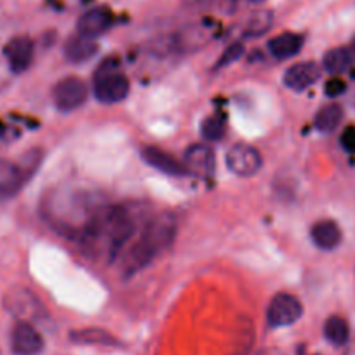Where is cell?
<instances>
[{
	"instance_id": "7402d4cb",
	"label": "cell",
	"mask_w": 355,
	"mask_h": 355,
	"mask_svg": "<svg viewBox=\"0 0 355 355\" xmlns=\"http://www.w3.org/2000/svg\"><path fill=\"white\" fill-rule=\"evenodd\" d=\"M274 16L268 11H259L249 18L248 25H245V35L248 37H259L272 26Z\"/></svg>"
},
{
	"instance_id": "ac0fdd59",
	"label": "cell",
	"mask_w": 355,
	"mask_h": 355,
	"mask_svg": "<svg viewBox=\"0 0 355 355\" xmlns=\"http://www.w3.org/2000/svg\"><path fill=\"white\" fill-rule=\"evenodd\" d=\"M352 63H354V56L348 47H334L324 54L322 68L327 73L338 77V75L345 73L352 67Z\"/></svg>"
},
{
	"instance_id": "cb8c5ba5",
	"label": "cell",
	"mask_w": 355,
	"mask_h": 355,
	"mask_svg": "<svg viewBox=\"0 0 355 355\" xmlns=\"http://www.w3.org/2000/svg\"><path fill=\"white\" fill-rule=\"evenodd\" d=\"M347 91V84L340 77H333L324 84V93L329 98H338Z\"/></svg>"
},
{
	"instance_id": "e0dca14e",
	"label": "cell",
	"mask_w": 355,
	"mask_h": 355,
	"mask_svg": "<svg viewBox=\"0 0 355 355\" xmlns=\"http://www.w3.org/2000/svg\"><path fill=\"white\" fill-rule=\"evenodd\" d=\"M303 47V37L298 33L286 32L268 42V51L275 60H289L296 56Z\"/></svg>"
},
{
	"instance_id": "4316f807",
	"label": "cell",
	"mask_w": 355,
	"mask_h": 355,
	"mask_svg": "<svg viewBox=\"0 0 355 355\" xmlns=\"http://www.w3.org/2000/svg\"><path fill=\"white\" fill-rule=\"evenodd\" d=\"M348 49H350V53H352V56H354V60H355V39L352 40V46L348 47Z\"/></svg>"
},
{
	"instance_id": "4fadbf2b",
	"label": "cell",
	"mask_w": 355,
	"mask_h": 355,
	"mask_svg": "<svg viewBox=\"0 0 355 355\" xmlns=\"http://www.w3.org/2000/svg\"><path fill=\"white\" fill-rule=\"evenodd\" d=\"M185 166L190 173L197 176L209 178L216 169V157H214L213 148L206 143H196L189 146L185 152Z\"/></svg>"
},
{
	"instance_id": "52a82bcc",
	"label": "cell",
	"mask_w": 355,
	"mask_h": 355,
	"mask_svg": "<svg viewBox=\"0 0 355 355\" xmlns=\"http://www.w3.org/2000/svg\"><path fill=\"white\" fill-rule=\"evenodd\" d=\"M87 85L77 77L61 78L53 89V101L60 112H73L87 100Z\"/></svg>"
},
{
	"instance_id": "83f0119b",
	"label": "cell",
	"mask_w": 355,
	"mask_h": 355,
	"mask_svg": "<svg viewBox=\"0 0 355 355\" xmlns=\"http://www.w3.org/2000/svg\"><path fill=\"white\" fill-rule=\"evenodd\" d=\"M187 2H192V4H204V2H209V0H187Z\"/></svg>"
},
{
	"instance_id": "6da1fadb",
	"label": "cell",
	"mask_w": 355,
	"mask_h": 355,
	"mask_svg": "<svg viewBox=\"0 0 355 355\" xmlns=\"http://www.w3.org/2000/svg\"><path fill=\"white\" fill-rule=\"evenodd\" d=\"M108 204L103 197L85 190H54L44 202V218L63 235L84 239Z\"/></svg>"
},
{
	"instance_id": "3957f363",
	"label": "cell",
	"mask_w": 355,
	"mask_h": 355,
	"mask_svg": "<svg viewBox=\"0 0 355 355\" xmlns=\"http://www.w3.org/2000/svg\"><path fill=\"white\" fill-rule=\"evenodd\" d=\"M129 89L131 85H129L128 77L119 71L117 61L108 60L100 64L94 77V96L98 101L105 105L121 103L128 98Z\"/></svg>"
},
{
	"instance_id": "5b68a950",
	"label": "cell",
	"mask_w": 355,
	"mask_h": 355,
	"mask_svg": "<svg viewBox=\"0 0 355 355\" xmlns=\"http://www.w3.org/2000/svg\"><path fill=\"white\" fill-rule=\"evenodd\" d=\"M303 315V305L296 296L289 293H279L272 298L268 310H266V320L272 327H286L298 322Z\"/></svg>"
},
{
	"instance_id": "d4e9b609",
	"label": "cell",
	"mask_w": 355,
	"mask_h": 355,
	"mask_svg": "<svg viewBox=\"0 0 355 355\" xmlns=\"http://www.w3.org/2000/svg\"><path fill=\"white\" fill-rule=\"evenodd\" d=\"M242 53H244V47H242V44H234V46H230L227 51H225L223 56H221V60L218 61V67H227V64L234 63V61H237L239 58L242 56Z\"/></svg>"
},
{
	"instance_id": "8992f818",
	"label": "cell",
	"mask_w": 355,
	"mask_h": 355,
	"mask_svg": "<svg viewBox=\"0 0 355 355\" xmlns=\"http://www.w3.org/2000/svg\"><path fill=\"white\" fill-rule=\"evenodd\" d=\"M225 162L230 173L239 178H251L263 167V159L258 150L245 143H237L227 152Z\"/></svg>"
},
{
	"instance_id": "d6986e66",
	"label": "cell",
	"mask_w": 355,
	"mask_h": 355,
	"mask_svg": "<svg viewBox=\"0 0 355 355\" xmlns=\"http://www.w3.org/2000/svg\"><path fill=\"white\" fill-rule=\"evenodd\" d=\"M70 340L80 345H103V347H121L119 340L112 336L108 331L89 327V329H77L70 334Z\"/></svg>"
},
{
	"instance_id": "8fae6325",
	"label": "cell",
	"mask_w": 355,
	"mask_h": 355,
	"mask_svg": "<svg viewBox=\"0 0 355 355\" xmlns=\"http://www.w3.org/2000/svg\"><path fill=\"white\" fill-rule=\"evenodd\" d=\"M320 73H322V68L319 64L313 61H305V63H296L289 67L282 77V82L291 91H305L319 80Z\"/></svg>"
},
{
	"instance_id": "277c9868",
	"label": "cell",
	"mask_w": 355,
	"mask_h": 355,
	"mask_svg": "<svg viewBox=\"0 0 355 355\" xmlns=\"http://www.w3.org/2000/svg\"><path fill=\"white\" fill-rule=\"evenodd\" d=\"M39 162L40 159L35 153L26 155V160L23 164L0 160V199L16 196L21 190V187L28 182Z\"/></svg>"
},
{
	"instance_id": "44dd1931",
	"label": "cell",
	"mask_w": 355,
	"mask_h": 355,
	"mask_svg": "<svg viewBox=\"0 0 355 355\" xmlns=\"http://www.w3.org/2000/svg\"><path fill=\"white\" fill-rule=\"evenodd\" d=\"M341 119H343V110L340 105H326L315 115V128L320 132H331L340 125Z\"/></svg>"
},
{
	"instance_id": "30bf717a",
	"label": "cell",
	"mask_w": 355,
	"mask_h": 355,
	"mask_svg": "<svg viewBox=\"0 0 355 355\" xmlns=\"http://www.w3.org/2000/svg\"><path fill=\"white\" fill-rule=\"evenodd\" d=\"M114 25V15L107 8H94L84 12L77 23V33L96 40L98 37L107 33Z\"/></svg>"
},
{
	"instance_id": "ba28073f",
	"label": "cell",
	"mask_w": 355,
	"mask_h": 355,
	"mask_svg": "<svg viewBox=\"0 0 355 355\" xmlns=\"http://www.w3.org/2000/svg\"><path fill=\"white\" fill-rule=\"evenodd\" d=\"M4 305L12 315L18 317L19 320L30 322L32 319H39L40 315V302L28 291L26 288H15L6 295Z\"/></svg>"
},
{
	"instance_id": "2e32d148",
	"label": "cell",
	"mask_w": 355,
	"mask_h": 355,
	"mask_svg": "<svg viewBox=\"0 0 355 355\" xmlns=\"http://www.w3.org/2000/svg\"><path fill=\"white\" fill-rule=\"evenodd\" d=\"M310 235H312L313 244L319 249H324V251H331V249L338 248V244L341 242V230L333 220L317 221L312 227Z\"/></svg>"
},
{
	"instance_id": "9c48e42d",
	"label": "cell",
	"mask_w": 355,
	"mask_h": 355,
	"mask_svg": "<svg viewBox=\"0 0 355 355\" xmlns=\"http://www.w3.org/2000/svg\"><path fill=\"white\" fill-rule=\"evenodd\" d=\"M11 347L16 355H39L44 350V338L33 324L19 320L12 327Z\"/></svg>"
},
{
	"instance_id": "f1b7e54d",
	"label": "cell",
	"mask_w": 355,
	"mask_h": 355,
	"mask_svg": "<svg viewBox=\"0 0 355 355\" xmlns=\"http://www.w3.org/2000/svg\"><path fill=\"white\" fill-rule=\"evenodd\" d=\"M263 355H281V354H279V352H275V350H268V352H265Z\"/></svg>"
},
{
	"instance_id": "7a4b0ae2",
	"label": "cell",
	"mask_w": 355,
	"mask_h": 355,
	"mask_svg": "<svg viewBox=\"0 0 355 355\" xmlns=\"http://www.w3.org/2000/svg\"><path fill=\"white\" fill-rule=\"evenodd\" d=\"M176 232L178 221L173 213L166 211L150 218L125 254L122 274L131 277L146 268L164 249L169 248L176 237Z\"/></svg>"
},
{
	"instance_id": "484cf974",
	"label": "cell",
	"mask_w": 355,
	"mask_h": 355,
	"mask_svg": "<svg viewBox=\"0 0 355 355\" xmlns=\"http://www.w3.org/2000/svg\"><path fill=\"white\" fill-rule=\"evenodd\" d=\"M340 143L348 153H355V125L345 128V131L341 132Z\"/></svg>"
},
{
	"instance_id": "5bb4252c",
	"label": "cell",
	"mask_w": 355,
	"mask_h": 355,
	"mask_svg": "<svg viewBox=\"0 0 355 355\" xmlns=\"http://www.w3.org/2000/svg\"><path fill=\"white\" fill-rule=\"evenodd\" d=\"M4 56L15 73H21L33 60V42L28 37H16L4 47Z\"/></svg>"
},
{
	"instance_id": "ffe728a7",
	"label": "cell",
	"mask_w": 355,
	"mask_h": 355,
	"mask_svg": "<svg viewBox=\"0 0 355 355\" xmlns=\"http://www.w3.org/2000/svg\"><path fill=\"white\" fill-rule=\"evenodd\" d=\"M324 336L334 347H343L347 345L348 338H350V327L343 317L333 315L326 320L324 324Z\"/></svg>"
},
{
	"instance_id": "603a6c76",
	"label": "cell",
	"mask_w": 355,
	"mask_h": 355,
	"mask_svg": "<svg viewBox=\"0 0 355 355\" xmlns=\"http://www.w3.org/2000/svg\"><path fill=\"white\" fill-rule=\"evenodd\" d=\"M200 132H202V136L207 139V141H218V139H221V138H223V135H225L223 119H220L218 115L207 117L206 121L202 122Z\"/></svg>"
},
{
	"instance_id": "7c38bea8",
	"label": "cell",
	"mask_w": 355,
	"mask_h": 355,
	"mask_svg": "<svg viewBox=\"0 0 355 355\" xmlns=\"http://www.w3.org/2000/svg\"><path fill=\"white\" fill-rule=\"evenodd\" d=\"M141 157L150 167H153V169L160 171V173L164 174H169V176L183 178L190 174L185 162H180V160L174 159L171 153L164 152V150L157 148V146H145V148L141 150Z\"/></svg>"
},
{
	"instance_id": "9a60e30c",
	"label": "cell",
	"mask_w": 355,
	"mask_h": 355,
	"mask_svg": "<svg viewBox=\"0 0 355 355\" xmlns=\"http://www.w3.org/2000/svg\"><path fill=\"white\" fill-rule=\"evenodd\" d=\"M64 58L71 63H84V61L91 60V58L96 54L98 46H96V40L94 39H89V37L77 35L70 37L64 44Z\"/></svg>"
}]
</instances>
